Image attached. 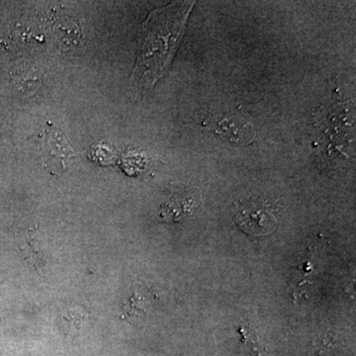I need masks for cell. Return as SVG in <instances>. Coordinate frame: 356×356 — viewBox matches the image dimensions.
I'll list each match as a JSON object with an SVG mask.
<instances>
[{
	"label": "cell",
	"mask_w": 356,
	"mask_h": 356,
	"mask_svg": "<svg viewBox=\"0 0 356 356\" xmlns=\"http://www.w3.org/2000/svg\"><path fill=\"white\" fill-rule=\"evenodd\" d=\"M39 146L44 161L58 168H64L67 159L76 156L65 136L53 126L40 133Z\"/></svg>",
	"instance_id": "cell-3"
},
{
	"label": "cell",
	"mask_w": 356,
	"mask_h": 356,
	"mask_svg": "<svg viewBox=\"0 0 356 356\" xmlns=\"http://www.w3.org/2000/svg\"><path fill=\"white\" fill-rule=\"evenodd\" d=\"M194 1L172 2L152 11L140 27L139 55L132 72L133 83L153 88L170 69Z\"/></svg>",
	"instance_id": "cell-1"
},
{
	"label": "cell",
	"mask_w": 356,
	"mask_h": 356,
	"mask_svg": "<svg viewBox=\"0 0 356 356\" xmlns=\"http://www.w3.org/2000/svg\"><path fill=\"white\" fill-rule=\"evenodd\" d=\"M233 217L236 226L250 236L271 235L278 227L273 207L261 198L238 201L234 208Z\"/></svg>",
	"instance_id": "cell-2"
}]
</instances>
